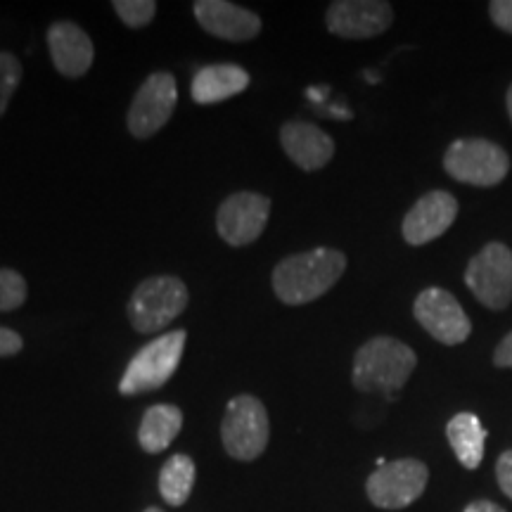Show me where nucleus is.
<instances>
[{"label": "nucleus", "mask_w": 512, "mask_h": 512, "mask_svg": "<svg viewBox=\"0 0 512 512\" xmlns=\"http://www.w3.org/2000/svg\"><path fill=\"white\" fill-rule=\"evenodd\" d=\"M347 271V256L339 249L318 247L287 256L273 271V290L283 304L302 306L323 297Z\"/></svg>", "instance_id": "f257e3e1"}, {"label": "nucleus", "mask_w": 512, "mask_h": 512, "mask_svg": "<svg viewBox=\"0 0 512 512\" xmlns=\"http://www.w3.org/2000/svg\"><path fill=\"white\" fill-rule=\"evenodd\" d=\"M418 366L415 351L396 337H373L356 351L351 382L361 392H382L394 396Z\"/></svg>", "instance_id": "f03ea898"}, {"label": "nucleus", "mask_w": 512, "mask_h": 512, "mask_svg": "<svg viewBox=\"0 0 512 512\" xmlns=\"http://www.w3.org/2000/svg\"><path fill=\"white\" fill-rule=\"evenodd\" d=\"M185 339H188L185 330L164 332L150 344H145L143 349H138V354L128 361L126 373L119 382V392L124 396H136L164 387L181 366Z\"/></svg>", "instance_id": "7ed1b4c3"}, {"label": "nucleus", "mask_w": 512, "mask_h": 512, "mask_svg": "<svg viewBox=\"0 0 512 512\" xmlns=\"http://www.w3.org/2000/svg\"><path fill=\"white\" fill-rule=\"evenodd\" d=\"M268 437H271V422L264 403L252 394L230 399L221 422V441L228 456L242 463L256 460L266 451Z\"/></svg>", "instance_id": "20e7f679"}, {"label": "nucleus", "mask_w": 512, "mask_h": 512, "mask_svg": "<svg viewBox=\"0 0 512 512\" xmlns=\"http://www.w3.org/2000/svg\"><path fill=\"white\" fill-rule=\"evenodd\" d=\"M188 306V287L176 275H155L136 287L128 302V320L136 332H159Z\"/></svg>", "instance_id": "39448f33"}, {"label": "nucleus", "mask_w": 512, "mask_h": 512, "mask_svg": "<svg viewBox=\"0 0 512 512\" xmlns=\"http://www.w3.org/2000/svg\"><path fill=\"white\" fill-rule=\"evenodd\" d=\"M446 174L458 183L494 188L510 171V157L501 145L484 138H460L444 155Z\"/></svg>", "instance_id": "423d86ee"}, {"label": "nucleus", "mask_w": 512, "mask_h": 512, "mask_svg": "<svg viewBox=\"0 0 512 512\" xmlns=\"http://www.w3.org/2000/svg\"><path fill=\"white\" fill-rule=\"evenodd\" d=\"M430 470L422 460L403 458L377 467L366 482L370 503L382 510H403L425 494Z\"/></svg>", "instance_id": "0eeeda50"}, {"label": "nucleus", "mask_w": 512, "mask_h": 512, "mask_svg": "<svg viewBox=\"0 0 512 512\" xmlns=\"http://www.w3.org/2000/svg\"><path fill=\"white\" fill-rule=\"evenodd\" d=\"M465 285L479 304L491 311L508 309L512 302V252L503 242H489L467 264Z\"/></svg>", "instance_id": "6e6552de"}, {"label": "nucleus", "mask_w": 512, "mask_h": 512, "mask_svg": "<svg viewBox=\"0 0 512 512\" xmlns=\"http://www.w3.org/2000/svg\"><path fill=\"white\" fill-rule=\"evenodd\" d=\"M176 102L178 86L174 74L155 72L147 76L131 102V110H128V131H131V136L145 140L162 131L176 110Z\"/></svg>", "instance_id": "1a4fd4ad"}, {"label": "nucleus", "mask_w": 512, "mask_h": 512, "mask_svg": "<svg viewBox=\"0 0 512 512\" xmlns=\"http://www.w3.org/2000/svg\"><path fill=\"white\" fill-rule=\"evenodd\" d=\"M415 320L441 344L456 347L463 344L472 332V323L463 306L451 292L441 287L422 290L413 304Z\"/></svg>", "instance_id": "9d476101"}, {"label": "nucleus", "mask_w": 512, "mask_h": 512, "mask_svg": "<svg viewBox=\"0 0 512 512\" xmlns=\"http://www.w3.org/2000/svg\"><path fill=\"white\" fill-rule=\"evenodd\" d=\"M268 216H271V200L266 195L235 192L219 207L216 230L230 247H245L259 240L268 223Z\"/></svg>", "instance_id": "9b49d317"}, {"label": "nucleus", "mask_w": 512, "mask_h": 512, "mask_svg": "<svg viewBox=\"0 0 512 512\" xmlns=\"http://www.w3.org/2000/svg\"><path fill=\"white\" fill-rule=\"evenodd\" d=\"M328 31L339 38L363 41L392 27L394 8L384 0H337L325 15Z\"/></svg>", "instance_id": "f8f14e48"}, {"label": "nucleus", "mask_w": 512, "mask_h": 512, "mask_svg": "<svg viewBox=\"0 0 512 512\" xmlns=\"http://www.w3.org/2000/svg\"><path fill=\"white\" fill-rule=\"evenodd\" d=\"M458 216V200L446 190H432L413 204L403 219L401 233L408 245H427L441 238Z\"/></svg>", "instance_id": "ddd939ff"}, {"label": "nucleus", "mask_w": 512, "mask_h": 512, "mask_svg": "<svg viewBox=\"0 0 512 512\" xmlns=\"http://www.w3.org/2000/svg\"><path fill=\"white\" fill-rule=\"evenodd\" d=\"M192 10H195L202 29L211 36L223 38V41H252L261 31L259 15L235 3H228V0H197Z\"/></svg>", "instance_id": "4468645a"}, {"label": "nucleus", "mask_w": 512, "mask_h": 512, "mask_svg": "<svg viewBox=\"0 0 512 512\" xmlns=\"http://www.w3.org/2000/svg\"><path fill=\"white\" fill-rule=\"evenodd\" d=\"M48 48L55 69L67 79H79L93 67V41L79 24L55 22L48 29Z\"/></svg>", "instance_id": "2eb2a0df"}, {"label": "nucleus", "mask_w": 512, "mask_h": 512, "mask_svg": "<svg viewBox=\"0 0 512 512\" xmlns=\"http://www.w3.org/2000/svg\"><path fill=\"white\" fill-rule=\"evenodd\" d=\"M280 143L285 155L304 171L323 169L335 155V140L309 121H287L280 128Z\"/></svg>", "instance_id": "dca6fc26"}, {"label": "nucleus", "mask_w": 512, "mask_h": 512, "mask_svg": "<svg viewBox=\"0 0 512 512\" xmlns=\"http://www.w3.org/2000/svg\"><path fill=\"white\" fill-rule=\"evenodd\" d=\"M247 86L249 74L238 64H211L195 74L190 93L197 105H216L245 93Z\"/></svg>", "instance_id": "f3484780"}, {"label": "nucleus", "mask_w": 512, "mask_h": 512, "mask_svg": "<svg viewBox=\"0 0 512 512\" xmlns=\"http://www.w3.org/2000/svg\"><path fill=\"white\" fill-rule=\"evenodd\" d=\"M183 430V411L171 403H157L150 406L143 415L138 430V441L145 453H162L171 446Z\"/></svg>", "instance_id": "a211bd4d"}, {"label": "nucleus", "mask_w": 512, "mask_h": 512, "mask_svg": "<svg viewBox=\"0 0 512 512\" xmlns=\"http://www.w3.org/2000/svg\"><path fill=\"white\" fill-rule=\"evenodd\" d=\"M446 437L451 444L453 453L460 460L465 470H477L484 460V444H486V430L479 422L477 415L472 413H458L448 420Z\"/></svg>", "instance_id": "6ab92c4d"}, {"label": "nucleus", "mask_w": 512, "mask_h": 512, "mask_svg": "<svg viewBox=\"0 0 512 512\" xmlns=\"http://www.w3.org/2000/svg\"><path fill=\"white\" fill-rule=\"evenodd\" d=\"M195 486V463L185 453H176L159 470V494L169 505H183Z\"/></svg>", "instance_id": "aec40b11"}, {"label": "nucleus", "mask_w": 512, "mask_h": 512, "mask_svg": "<svg viewBox=\"0 0 512 512\" xmlns=\"http://www.w3.org/2000/svg\"><path fill=\"white\" fill-rule=\"evenodd\" d=\"M112 8L117 10L121 22L131 29H143L157 15L155 0H114Z\"/></svg>", "instance_id": "412c9836"}, {"label": "nucleus", "mask_w": 512, "mask_h": 512, "mask_svg": "<svg viewBox=\"0 0 512 512\" xmlns=\"http://www.w3.org/2000/svg\"><path fill=\"white\" fill-rule=\"evenodd\" d=\"M27 302V280L12 268H0V313L15 311Z\"/></svg>", "instance_id": "4be33fe9"}, {"label": "nucleus", "mask_w": 512, "mask_h": 512, "mask_svg": "<svg viewBox=\"0 0 512 512\" xmlns=\"http://www.w3.org/2000/svg\"><path fill=\"white\" fill-rule=\"evenodd\" d=\"M19 81H22V62L12 53H0V117L8 110Z\"/></svg>", "instance_id": "5701e85b"}, {"label": "nucleus", "mask_w": 512, "mask_h": 512, "mask_svg": "<svg viewBox=\"0 0 512 512\" xmlns=\"http://www.w3.org/2000/svg\"><path fill=\"white\" fill-rule=\"evenodd\" d=\"M496 479H498V486H501L503 494L512 501V448L510 451L501 453V458H498Z\"/></svg>", "instance_id": "b1692460"}, {"label": "nucleus", "mask_w": 512, "mask_h": 512, "mask_svg": "<svg viewBox=\"0 0 512 512\" xmlns=\"http://www.w3.org/2000/svg\"><path fill=\"white\" fill-rule=\"evenodd\" d=\"M489 15L498 29L512 34V0H494L489 5Z\"/></svg>", "instance_id": "393cba45"}, {"label": "nucleus", "mask_w": 512, "mask_h": 512, "mask_svg": "<svg viewBox=\"0 0 512 512\" xmlns=\"http://www.w3.org/2000/svg\"><path fill=\"white\" fill-rule=\"evenodd\" d=\"M22 347H24V339L19 337L15 330L0 328V358L17 356L19 351H22Z\"/></svg>", "instance_id": "a878e982"}, {"label": "nucleus", "mask_w": 512, "mask_h": 512, "mask_svg": "<svg viewBox=\"0 0 512 512\" xmlns=\"http://www.w3.org/2000/svg\"><path fill=\"white\" fill-rule=\"evenodd\" d=\"M494 366L512 370V332H508L494 351Z\"/></svg>", "instance_id": "bb28decb"}, {"label": "nucleus", "mask_w": 512, "mask_h": 512, "mask_svg": "<svg viewBox=\"0 0 512 512\" xmlns=\"http://www.w3.org/2000/svg\"><path fill=\"white\" fill-rule=\"evenodd\" d=\"M465 512H508V510H503L501 505L494 501H472L465 508Z\"/></svg>", "instance_id": "cd10ccee"}, {"label": "nucleus", "mask_w": 512, "mask_h": 512, "mask_svg": "<svg viewBox=\"0 0 512 512\" xmlns=\"http://www.w3.org/2000/svg\"><path fill=\"white\" fill-rule=\"evenodd\" d=\"M508 114H510V121H512V86H510V91H508Z\"/></svg>", "instance_id": "c85d7f7f"}, {"label": "nucleus", "mask_w": 512, "mask_h": 512, "mask_svg": "<svg viewBox=\"0 0 512 512\" xmlns=\"http://www.w3.org/2000/svg\"><path fill=\"white\" fill-rule=\"evenodd\" d=\"M145 512H164V510L162 508H147Z\"/></svg>", "instance_id": "c756f323"}]
</instances>
